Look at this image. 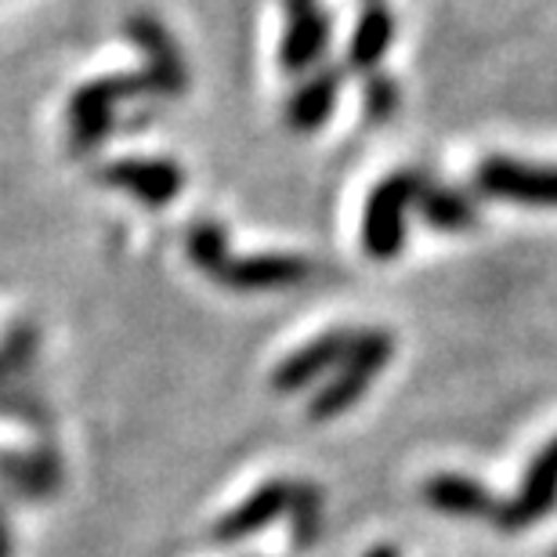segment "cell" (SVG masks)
<instances>
[{"label":"cell","instance_id":"cell-1","mask_svg":"<svg viewBox=\"0 0 557 557\" xmlns=\"http://www.w3.org/2000/svg\"><path fill=\"white\" fill-rule=\"evenodd\" d=\"M135 98H156L145 73L98 76V81L76 87L70 109H65V116H70V152H95L98 141L116 127V109L124 102H135Z\"/></svg>","mask_w":557,"mask_h":557},{"label":"cell","instance_id":"cell-2","mask_svg":"<svg viewBox=\"0 0 557 557\" xmlns=\"http://www.w3.org/2000/svg\"><path fill=\"white\" fill-rule=\"evenodd\" d=\"M423 177H428L423 171H395L381 185H373L362 210V250L373 261H395L406 250L409 214L417 210Z\"/></svg>","mask_w":557,"mask_h":557},{"label":"cell","instance_id":"cell-3","mask_svg":"<svg viewBox=\"0 0 557 557\" xmlns=\"http://www.w3.org/2000/svg\"><path fill=\"white\" fill-rule=\"evenodd\" d=\"M395 355V337L387 330H359L355 337L351 351L344 355V362L333 370V381H326L315 392L308 406V417L311 420H333L341 413L359 403V398L370 392V384L376 376L384 373V366L392 362Z\"/></svg>","mask_w":557,"mask_h":557},{"label":"cell","instance_id":"cell-4","mask_svg":"<svg viewBox=\"0 0 557 557\" xmlns=\"http://www.w3.org/2000/svg\"><path fill=\"white\" fill-rule=\"evenodd\" d=\"M474 185L482 196L507 199V203L536 207V210H557V163L540 166L510 156H488L478 163Z\"/></svg>","mask_w":557,"mask_h":557},{"label":"cell","instance_id":"cell-5","mask_svg":"<svg viewBox=\"0 0 557 557\" xmlns=\"http://www.w3.org/2000/svg\"><path fill=\"white\" fill-rule=\"evenodd\" d=\"M286 4V33L278 44V65L289 76L315 73L330 51L333 18L322 0H283Z\"/></svg>","mask_w":557,"mask_h":557},{"label":"cell","instance_id":"cell-6","mask_svg":"<svg viewBox=\"0 0 557 557\" xmlns=\"http://www.w3.org/2000/svg\"><path fill=\"white\" fill-rule=\"evenodd\" d=\"M557 507V438H550L532 456L525 482L510 499H499L493 525L499 532H525Z\"/></svg>","mask_w":557,"mask_h":557},{"label":"cell","instance_id":"cell-7","mask_svg":"<svg viewBox=\"0 0 557 557\" xmlns=\"http://www.w3.org/2000/svg\"><path fill=\"white\" fill-rule=\"evenodd\" d=\"M127 37L131 44L145 54V76L152 84L156 98H182L188 87V70L182 59V48L174 44V37L166 33V26L149 11H135L127 18Z\"/></svg>","mask_w":557,"mask_h":557},{"label":"cell","instance_id":"cell-8","mask_svg":"<svg viewBox=\"0 0 557 557\" xmlns=\"http://www.w3.org/2000/svg\"><path fill=\"white\" fill-rule=\"evenodd\" d=\"M207 275L214 283L239 289V294H253V289H278L297 286L311 275V264L297 253H253V258H236V253H221L210 264Z\"/></svg>","mask_w":557,"mask_h":557},{"label":"cell","instance_id":"cell-9","mask_svg":"<svg viewBox=\"0 0 557 557\" xmlns=\"http://www.w3.org/2000/svg\"><path fill=\"white\" fill-rule=\"evenodd\" d=\"M95 177L98 185L124 188L127 196H135L149 210L174 203L185 193V171L171 160H116L106 163Z\"/></svg>","mask_w":557,"mask_h":557},{"label":"cell","instance_id":"cell-10","mask_svg":"<svg viewBox=\"0 0 557 557\" xmlns=\"http://www.w3.org/2000/svg\"><path fill=\"white\" fill-rule=\"evenodd\" d=\"M355 337H359V330H330L322 333V337L308 341L305 348L294 351L289 359H283L275 366L272 373V387L278 395H294V392H305V387H311L315 381H322L326 373H333L337 366L344 362V355L351 351Z\"/></svg>","mask_w":557,"mask_h":557},{"label":"cell","instance_id":"cell-11","mask_svg":"<svg viewBox=\"0 0 557 557\" xmlns=\"http://www.w3.org/2000/svg\"><path fill=\"white\" fill-rule=\"evenodd\" d=\"M286 507H289V482H269V485L253 488V493L243 499L232 515L218 518L210 540L214 543H239V540L253 536V532L269 529L275 518L286 515Z\"/></svg>","mask_w":557,"mask_h":557},{"label":"cell","instance_id":"cell-12","mask_svg":"<svg viewBox=\"0 0 557 557\" xmlns=\"http://www.w3.org/2000/svg\"><path fill=\"white\" fill-rule=\"evenodd\" d=\"M341 81H344L341 65H319V70L311 73L294 95H289V102H286L289 131H297V135H311V131L326 127L330 113L337 109Z\"/></svg>","mask_w":557,"mask_h":557},{"label":"cell","instance_id":"cell-13","mask_svg":"<svg viewBox=\"0 0 557 557\" xmlns=\"http://www.w3.org/2000/svg\"><path fill=\"white\" fill-rule=\"evenodd\" d=\"M423 504L453 518L493 521L499 499L496 493H488L482 482H474V478H467V474H434L423 482Z\"/></svg>","mask_w":557,"mask_h":557},{"label":"cell","instance_id":"cell-14","mask_svg":"<svg viewBox=\"0 0 557 557\" xmlns=\"http://www.w3.org/2000/svg\"><path fill=\"white\" fill-rule=\"evenodd\" d=\"M0 482L18 499H48L62 485V456L51 449L40 453H0Z\"/></svg>","mask_w":557,"mask_h":557},{"label":"cell","instance_id":"cell-15","mask_svg":"<svg viewBox=\"0 0 557 557\" xmlns=\"http://www.w3.org/2000/svg\"><path fill=\"white\" fill-rule=\"evenodd\" d=\"M392 40H395V15L381 0H370V4L362 8L359 22H355V33L348 44V70L366 73V76L376 73L384 54L392 51Z\"/></svg>","mask_w":557,"mask_h":557},{"label":"cell","instance_id":"cell-16","mask_svg":"<svg viewBox=\"0 0 557 557\" xmlns=\"http://www.w3.org/2000/svg\"><path fill=\"white\" fill-rule=\"evenodd\" d=\"M417 214L423 218V225L438 228V232H467L478 225V203L460 188L438 185L431 177H423L420 193H417Z\"/></svg>","mask_w":557,"mask_h":557},{"label":"cell","instance_id":"cell-17","mask_svg":"<svg viewBox=\"0 0 557 557\" xmlns=\"http://www.w3.org/2000/svg\"><path fill=\"white\" fill-rule=\"evenodd\" d=\"M289 540L297 550H311L322 540V488L311 482H289Z\"/></svg>","mask_w":557,"mask_h":557},{"label":"cell","instance_id":"cell-18","mask_svg":"<svg viewBox=\"0 0 557 557\" xmlns=\"http://www.w3.org/2000/svg\"><path fill=\"white\" fill-rule=\"evenodd\" d=\"M0 417H15L22 423H29V428H48L51 417L48 409H44V403L37 395H33L29 384L22 381H11L4 362H0Z\"/></svg>","mask_w":557,"mask_h":557},{"label":"cell","instance_id":"cell-19","mask_svg":"<svg viewBox=\"0 0 557 557\" xmlns=\"http://www.w3.org/2000/svg\"><path fill=\"white\" fill-rule=\"evenodd\" d=\"M33 359H37V326H29V322H18V326L8 330L4 344H0V362H4V370H8L11 381L29 384L26 376L33 370Z\"/></svg>","mask_w":557,"mask_h":557},{"label":"cell","instance_id":"cell-20","mask_svg":"<svg viewBox=\"0 0 557 557\" xmlns=\"http://www.w3.org/2000/svg\"><path fill=\"white\" fill-rule=\"evenodd\" d=\"M398 84L392 76H384L381 70L366 76V87H362V113H366V124H387L395 113H398Z\"/></svg>","mask_w":557,"mask_h":557},{"label":"cell","instance_id":"cell-21","mask_svg":"<svg viewBox=\"0 0 557 557\" xmlns=\"http://www.w3.org/2000/svg\"><path fill=\"white\" fill-rule=\"evenodd\" d=\"M0 557H11V529H8L4 510H0Z\"/></svg>","mask_w":557,"mask_h":557},{"label":"cell","instance_id":"cell-22","mask_svg":"<svg viewBox=\"0 0 557 557\" xmlns=\"http://www.w3.org/2000/svg\"><path fill=\"white\" fill-rule=\"evenodd\" d=\"M366 557H398V547H392V543H381V547H373Z\"/></svg>","mask_w":557,"mask_h":557},{"label":"cell","instance_id":"cell-23","mask_svg":"<svg viewBox=\"0 0 557 557\" xmlns=\"http://www.w3.org/2000/svg\"><path fill=\"white\" fill-rule=\"evenodd\" d=\"M550 557H557V547H554V554H550Z\"/></svg>","mask_w":557,"mask_h":557}]
</instances>
